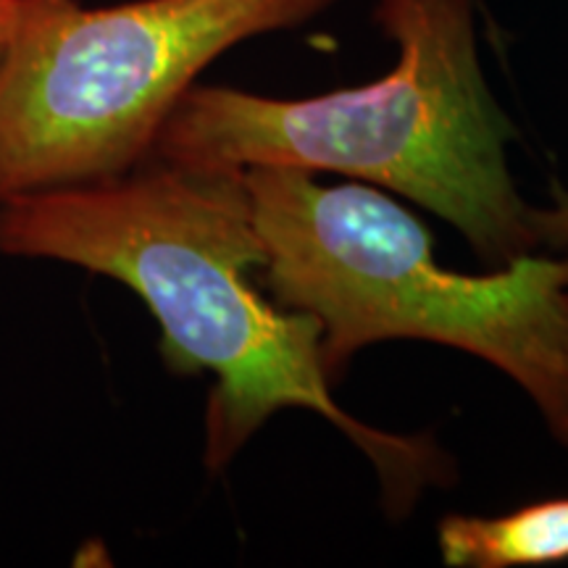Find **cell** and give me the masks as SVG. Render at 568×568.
<instances>
[{"mask_svg": "<svg viewBox=\"0 0 568 568\" xmlns=\"http://www.w3.org/2000/svg\"><path fill=\"white\" fill-rule=\"evenodd\" d=\"M0 253L88 268L126 284L161 326L176 374L216 376L205 410V466L222 471L284 408L329 418L379 471L389 516L426 485L453 479L429 437H403L347 416L322 364V324L266 301V266L243 172L142 161L111 180L19 195L0 205Z\"/></svg>", "mask_w": 568, "mask_h": 568, "instance_id": "obj_1", "label": "cell"}, {"mask_svg": "<svg viewBox=\"0 0 568 568\" xmlns=\"http://www.w3.org/2000/svg\"><path fill=\"white\" fill-rule=\"evenodd\" d=\"M374 17L397 42L382 80L301 101L193 84L151 159L368 180L435 211L497 268L535 251L531 209L506 161L516 130L481 74L474 0H376Z\"/></svg>", "mask_w": 568, "mask_h": 568, "instance_id": "obj_2", "label": "cell"}, {"mask_svg": "<svg viewBox=\"0 0 568 568\" xmlns=\"http://www.w3.org/2000/svg\"><path fill=\"white\" fill-rule=\"evenodd\" d=\"M243 184L266 247L264 290L322 324L326 379L379 339H429L516 379L568 443V261L527 253L493 274H456L435 261L429 230L366 184L324 187L295 166L243 169Z\"/></svg>", "mask_w": 568, "mask_h": 568, "instance_id": "obj_3", "label": "cell"}, {"mask_svg": "<svg viewBox=\"0 0 568 568\" xmlns=\"http://www.w3.org/2000/svg\"><path fill=\"white\" fill-rule=\"evenodd\" d=\"M332 0H19L0 67V205L111 180L151 159L195 77L237 42Z\"/></svg>", "mask_w": 568, "mask_h": 568, "instance_id": "obj_4", "label": "cell"}, {"mask_svg": "<svg viewBox=\"0 0 568 568\" xmlns=\"http://www.w3.org/2000/svg\"><path fill=\"white\" fill-rule=\"evenodd\" d=\"M443 560L456 568H514L568 560V497L542 500L506 516H458L439 521Z\"/></svg>", "mask_w": 568, "mask_h": 568, "instance_id": "obj_5", "label": "cell"}, {"mask_svg": "<svg viewBox=\"0 0 568 568\" xmlns=\"http://www.w3.org/2000/svg\"><path fill=\"white\" fill-rule=\"evenodd\" d=\"M552 209H531V224H535L539 245L566 247L568 245V193L558 184H552Z\"/></svg>", "mask_w": 568, "mask_h": 568, "instance_id": "obj_6", "label": "cell"}, {"mask_svg": "<svg viewBox=\"0 0 568 568\" xmlns=\"http://www.w3.org/2000/svg\"><path fill=\"white\" fill-rule=\"evenodd\" d=\"M19 0H0V67H3L6 53H9L13 27H17Z\"/></svg>", "mask_w": 568, "mask_h": 568, "instance_id": "obj_7", "label": "cell"}, {"mask_svg": "<svg viewBox=\"0 0 568 568\" xmlns=\"http://www.w3.org/2000/svg\"><path fill=\"white\" fill-rule=\"evenodd\" d=\"M566 361H568V353H566Z\"/></svg>", "mask_w": 568, "mask_h": 568, "instance_id": "obj_8", "label": "cell"}]
</instances>
